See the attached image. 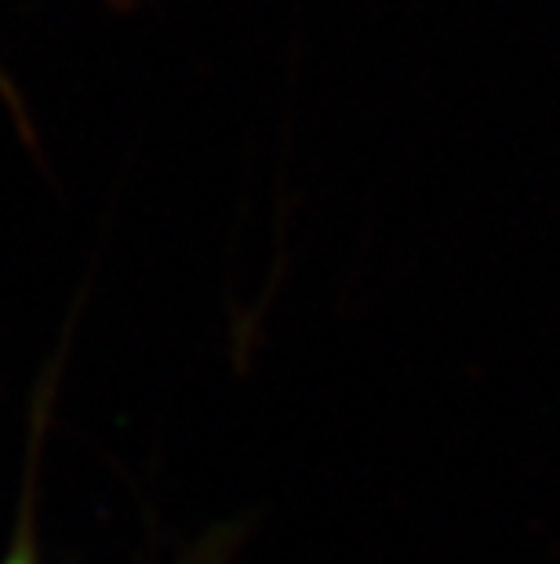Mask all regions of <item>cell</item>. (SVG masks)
Returning <instances> with one entry per match:
<instances>
[{
	"mask_svg": "<svg viewBox=\"0 0 560 564\" xmlns=\"http://www.w3.org/2000/svg\"><path fill=\"white\" fill-rule=\"evenodd\" d=\"M33 502L19 510V524L15 535H11V546L0 564H41V546H37V532H33Z\"/></svg>",
	"mask_w": 560,
	"mask_h": 564,
	"instance_id": "cell-1",
	"label": "cell"
},
{
	"mask_svg": "<svg viewBox=\"0 0 560 564\" xmlns=\"http://www.w3.org/2000/svg\"><path fill=\"white\" fill-rule=\"evenodd\" d=\"M113 4H117V8H128V4H131V0H113Z\"/></svg>",
	"mask_w": 560,
	"mask_h": 564,
	"instance_id": "cell-2",
	"label": "cell"
}]
</instances>
